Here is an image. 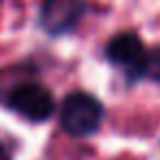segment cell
Instances as JSON below:
<instances>
[{"mask_svg": "<svg viewBox=\"0 0 160 160\" xmlns=\"http://www.w3.org/2000/svg\"><path fill=\"white\" fill-rule=\"evenodd\" d=\"M88 13V0H42L38 24L51 38H64L79 29Z\"/></svg>", "mask_w": 160, "mask_h": 160, "instance_id": "cell-4", "label": "cell"}, {"mask_svg": "<svg viewBox=\"0 0 160 160\" xmlns=\"http://www.w3.org/2000/svg\"><path fill=\"white\" fill-rule=\"evenodd\" d=\"M145 79H151V81H156V83H160V46H153L151 51H147Z\"/></svg>", "mask_w": 160, "mask_h": 160, "instance_id": "cell-5", "label": "cell"}, {"mask_svg": "<svg viewBox=\"0 0 160 160\" xmlns=\"http://www.w3.org/2000/svg\"><path fill=\"white\" fill-rule=\"evenodd\" d=\"M13 142H9L5 136H0V160H13Z\"/></svg>", "mask_w": 160, "mask_h": 160, "instance_id": "cell-6", "label": "cell"}, {"mask_svg": "<svg viewBox=\"0 0 160 160\" xmlns=\"http://www.w3.org/2000/svg\"><path fill=\"white\" fill-rule=\"evenodd\" d=\"M0 103L29 123H46L57 112L55 97L38 81H22L7 90H0Z\"/></svg>", "mask_w": 160, "mask_h": 160, "instance_id": "cell-1", "label": "cell"}, {"mask_svg": "<svg viewBox=\"0 0 160 160\" xmlns=\"http://www.w3.org/2000/svg\"><path fill=\"white\" fill-rule=\"evenodd\" d=\"M105 59L125 75V81L129 86L145 79L147 48L134 31H125V33L114 35L105 44Z\"/></svg>", "mask_w": 160, "mask_h": 160, "instance_id": "cell-3", "label": "cell"}, {"mask_svg": "<svg viewBox=\"0 0 160 160\" xmlns=\"http://www.w3.org/2000/svg\"><path fill=\"white\" fill-rule=\"evenodd\" d=\"M103 118V103L88 92H70L59 105V125L72 138L94 136L101 129Z\"/></svg>", "mask_w": 160, "mask_h": 160, "instance_id": "cell-2", "label": "cell"}]
</instances>
